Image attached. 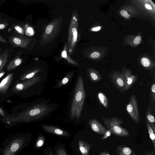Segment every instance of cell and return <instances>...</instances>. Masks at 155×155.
<instances>
[{"label":"cell","mask_w":155,"mask_h":155,"mask_svg":"<svg viewBox=\"0 0 155 155\" xmlns=\"http://www.w3.org/2000/svg\"><path fill=\"white\" fill-rule=\"evenodd\" d=\"M51 107L43 103L38 104L21 112L11 115L8 122L17 123L34 121L43 117L50 112Z\"/></svg>","instance_id":"6da1fadb"},{"label":"cell","mask_w":155,"mask_h":155,"mask_svg":"<svg viewBox=\"0 0 155 155\" xmlns=\"http://www.w3.org/2000/svg\"><path fill=\"white\" fill-rule=\"evenodd\" d=\"M85 98L84 82L82 76L78 78L71 104L70 115L72 118L79 119L81 117Z\"/></svg>","instance_id":"7a4b0ae2"},{"label":"cell","mask_w":155,"mask_h":155,"mask_svg":"<svg viewBox=\"0 0 155 155\" xmlns=\"http://www.w3.org/2000/svg\"><path fill=\"white\" fill-rule=\"evenodd\" d=\"M101 119L107 129L109 130L113 134L119 137L129 136L130 134L128 130L120 126L124 123L122 119L116 116L110 118L101 116Z\"/></svg>","instance_id":"3957f363"},{"label":"cell","mask_w":155,"mask_h":155,"mask_svg":"<svg viewBox=\"0 0 155 155\" xmlns=\"http://www.w3.org/2000/svg\"><path fill=\"white\" fill-rule=\"evenodd\" d=\"M126 110L130 117L135 123L139 124L140 118L137 99L134 94H132L126 107Z\"/></svg>","instance_id":"277c9868"},{"label":"cell","mask_w":155,"mask_h":155,"mask_svg":"<svg viewBox=\"0 0 155 155\" xmlns=\"http://www.w3.org/2000/svg\"><path fill=\"white\" fill-rule=\"evenodd\" d=\"M125 71L124 69L120 72L116 71L111 73L108 76L116 88L123 93L125 92L124 77Z\"/></svg>","instance_id":"5b68a950"},{"label":"cell","mask_w":155,"mask_h":155,"mask_svg":"<svg viewBox=\"0 0 155 155\" xmlns=\"http://www.w3.org/2000/svg\"><path fill=\"white\" fill-rule=\"evenodd\" d=\"M8 41L10 44L14 47H20L27 48L31 41V39L22 35H13L10 36Z\"/></svg>","instance_id":"8992f818"},{"label":"cell","mask_w":155,"mask_h":155,"mask_svg":"<svg viewBox=\"0 0 155 155\" xmlns=\"http://www.w3.org/2000/svg\"><path fill=\"white\" fill-rule=\"evenodd\" d=\"M41 79L42 77L41 76L36 75L31 79L26 80L16 84L13 87L12 91L15 92L23 91L38 82Z\"/></svg>","instance_id":"52a82bcc"},{"label":"cell","mask_w":155,"mask_h":155,"mask_svg":"<svg viewBox=\"0 0 155 155\" xmlns=\"http://www.w3.org/2000/svg\"><path fill=\"white\" fill-rule=\"evenodd\" d=\"M25 140L22 137L15 139L6 147L2 155H13L21 147Z\"/></svg>","instance_id":"ba28073f"},{"label":"cell","mask_w":155,"mask_h":155,"mask_svg":"<svg viewBox=\"0 0 155 155\" xmlns=\"http://www.w3.org/2000/svg\"><path fill=\"white\" fill-rule=\"evenodd\" d=\"M138 76L132 74L131 71L129 69L126 70L124 74V91L129 90L136 82Z\"/></svg>","instance_id":"9c48e42d"},{"label":"cell","mask_w":155,"mask_h":155,"mask_svg":"<svg viewBox=\"0 0 155 155\" xmlns=\"http://www.w3.org/2000/svg\"><path fill=\"white\" fill-rule=\"evenodd\" d=\"M88 123L92 130L98 134L103 135L107 130L100 122L94 118L90 120Z\"/></svg>","instance_id":"30bf717a"},{"label":"cell","mask_w":155,"mask_h":155,"mask_svg":"<svg viewBox=\"0 0 155 155\" xmlns=\"http://www.w3.org/2000/svg\"><path fill=\"white\" fill-rule=\"evenodd\" d=\"M13 74L10 73L7 75L0 83V93L5 94L13 79Z\"/></svg>","instance_id":"8fae6325"},{"label":"cell","mask_w":155,"mask_h":155,"mask_svg":"<svg viewBox=\"0 0 155 155\" xmlns=\"http://www.w3.org/2000/svg\"><path fill=\"white\" fill-rule=\"evenodd\" d=\"M41 127L45 131L57 135L63 136H69V134L64 130L52 126L42 124Z\"/></svg>","instance_id":"7c38bea8"},{"label":"cell","mask_w":155,"mask_h":155,"mask_svg":"<svg viewBox=\"0 0 155 155\" xmlns=\"http://www.w3.org/2000/svg\"><path fill=\"white\" fill-rule=\"evenodd\" d=\"M153 113L152 106L148 105L145 113L146 121L150 125L155 133V119Z\"/></svg>","instance_id":"4fadbf2b"},{"label":"cell","mask_w":155,"mask_h":155,"mask_svg":"<svg viewBox=\"0 0 155 155\" xmlns=\"http://www.w3.org/2000/svg\"><path fill=\"white\" fill-rule=\"evenodd\" d=\"M116 150L118 155H137L131 148L125 145L118 146Z\"/></svg>","instance_id":"5bb4252c"},{"label":"cell","mask_w":155,"mask_h":155,"mask_svg":"<svg viewBox=\"0 0 155 155\" xmlns=\"http://www.w3.org/2000/svg\"><path fill=\"white\" fill-rule=\"evenodd\" d=\"M79 149L82 155H89L92 145L82 140L78 141Z\"/></svg>","instance_id":"9a60e30c"},{"label":"cell","mask_w":155,"mask_h":155,"mask_svg":"<svg viewBox=\"0 0 155 155\" xmlns=\"http://www.w3.org/2000/svg\"><path fill=\"white\" fill-rule=\"evenodd\" d=\"M88 76L92 82H97L102 79V76L96 70L92 69H90L88 70Z\"/></svg>","instance_id":"2e32d148"},{"label":"cell","mask_w":155,"mask_h":155,"mask_svg":"<svg viewBox=\"0 0 155 155\" xmlns=\"http://www.w3.org/2000/svg\"><path fill=\"white\" fill-rule=\"evenodd\" d=\"M23 60L20 57L16 56L8 64L6 70L8 71H11L19 65L22 62Z\"/></svg>","instance_id":"e0dca14e"},{"label":"cell","mask_w":155,"mask_h":155,"mask_svg":"<svg viewBox=\"0 0 155 155\" xmlns=\"http://www.w3.org/2000/svg\"><path fill=\"white\" fill-rule=\"evenodd\" d=\"M9 57V51L6 49L0 55V73L8 61Z\"/></svg>","instance_id":"ac0fdd59"},{"label":"cell","mask_w":155,"mask_h":155,"mask_svg":"<svg viewBox=\"0 0 155 155\" xmlns=\"http://www.w3.org/2000/svg\"><path fill=\"white\" fill-rule=\"evenodd\" d=\"M42 71L43 70L38 68L33 69L22 74L21 76L20 80L23 81L31 79L34 77L37 73Z\"/></svg>","instance_id":"d6986e66"},{"label":"cell","mask_w":155,"mask_h":155,"mask_svg":"<svg viewBox=\"0 0 155 155\" xmlns=\"http://www.w3.org/2000/svg\"><path fill=\"white\" fill-rule=\"evenodd\" d=\"M97 98L100 104L105 108L109 107V102L105 95L102 92H99L97 95Z\"/></svg>","instance_id":"ffe728a7"},{"label":"cell","mask_w":155,"mask_h":155,"mask_svg":"<svg viewBox=\"0 0 155 155\" xmlns=\"http://www.w3.org/2000/svg\"><path fill=\"white\" fill-rule=\"evenodd\" d=\"M74 72H71L64 77L62 79L58 82L54 88L61 87L67 84L72 77Z\"/></svg>","instance_id":"44dd1931"},{"label":"cell","mask_w":155,"mask_h":155,"mask_svg":"<svg viewBox=\"0 0 155 155\" xmlns=\"http://www.w3.org/2000/svg\"><path fill=\"white\" fill-rule=\"evenodd\" d=\"M10 31H12L15 33L23 35L24 28L21 23L15 24L12 25L10 28H9Z\"/></svg>","instance_id":"7402d4cb"},{"label":"cell","mask_w":155,"mask_h":155,"mask_svg":"<svg viewBox=\"0 0 155 155\" xmlns=\"http://www.w3.org/2000/svg\"><path fill=\"white\" fill-rule=\"evenodd\" d=\"M146 126L147 127L149 135V136L150 139L151 140L153 147L154 150V151H155V133L152 129V128L150 125L146 121Z\"/></svg>","instance_id":"603a6c76"},{"label":"cell","mask_w":155,"mask_h":155,"mask_svg":"<svg viewBox=\"0 0 155 155\" xmlns=\"http://www.w3.org/2000/svg\"><path fill=\"white\" fill-rule=\"evenodd\" d=\"M45 141L44 138L42 136H39L35 144L36 147L39 148L42 147Z\"/></svg>","instance_id":"cb8c5ba5"},{"label":"cell","mask_w":155,"mask_h":155,"mask_svg":"<svg viewBox=\"0 0 155 155\" xmlns=\"http://www.w3.org/2000/svg\"><path fill=\"white\" fill-rule=\"evenodd\" d=\"M150 97L152 98V101L155 102V84L154 82L151 86L150 88Z\"/></svg>","instance_id":"d4e9b609"},{"label":"cell","mask_w":155,"mask_h":155,"mask_svg":"<svg viewBox=\"0 0 155 155\" xmlns=\"http://www.w3.org/2000/svg\"><path fill=\"white\" fill-rule=\"evenodd\" d=\"M141 62L142 65L145 68H148L151 66L150 62V60L146 58H143L141 60Z\"/></svg>","instance_id":"484cf974"},{"label":"cell","mask_w":155,"mask_h":155,"mask_svg":"<svg viewBox=\"0 0 155 155\" xmlns=\"http://www.w3.org/2000/svg\"><path fill=\"white\" fill-rule=\"evenodd\" d=\"M9 25L8 21L0 18V30L5 28Z\"/></svg>","instance_id":"4316f807"},{"label":"cell","mask_w":155,"mask_h":155,"mask_svg":"<svg viewBox=\"0 0 155 155\" xmlns=\"http://www.w3.org/2000/svg\"><path fill=\"white\" fill-rule=\"evenodd\" d=\"M112 134L111 131L107 129L104 135H103V136L100 139L101 140H105L110 137Z\"/></svg>","instance_id":"83f0119b"},{"label":"cell","mask_w":155,"mask_h":155,"mask_svg":"<svg viewBox=\"0 0 155 155\" xmlns=\"http://www.w3.org/2000/svg\"><path fill=\"white\" fill-rule=\"evenodd\" d=\"M25 33L26 35H32L34 34V31L32 28L28 27H26L25 26Z\"/></svg>","instance_id":"f1b7e54d"},{"label":"cell","mask_w":155,"mask_h":155,"mask_svg":"<svg viewBox=\"0 0 155 155\" xmlns=\"http://www.w3.org/2000/svg\"><path fill=\"white\" fill-rule=\"evenodd\" d=\"M53 29V26L52 24L48 25L45 29V32L47 34H50L51 33Z\"/></svg>","instance_id":"f546056e"},{"label":"cell","mask_w":155,"mask_h":155,"mask_svg":"<svg viewBox=\"0 0 155 155\" xmlns=\"http://www.w3.org/2000/svg\"><path fill=\"white\" fill-rule=\"evenodd\" d=\"M57 155H67L64 150L63 148H58L57 151Z\"/></svg>","instance_id":"4dcf8cb0"},{"label":"cell","mask_w":155,"mask_h":155,"mask_svg":"<svg viewBox=\"0 0 155 155\" xmlns=\"http://www.w3.org/2000/svg\"><path fill=\"white\" fill-rule=\"evenodd\" d=\"M121 15L126 18H128L130 16L129 15L127 12L125 10H122L120 12Z\"/></svg>","instance_id":"1f68e13d"},{"label":"cell","mask_w":155,"mask_h":155,"mask_svg":"<svg viewBox=\"0 0 155 155\" xmlns=\"http://www.w3.org/2000/svg\"><path fill=\"white\" fill-rule=\"evenodd\" d=\"M141 37L140 36H137L134 40V43L135 45H138L140 41Z\"/></svg>","instance_id":"d6a6232c"},{"label":"cell","mask_w":155,"mask_h":155,"mask_svg":"<svg viewBox=\"0 0 155 155\" xmlns=\"http://www.w3.org/2000/svg\"><path fill=\"white\" fill-rule=\"evenodd\" d=\"M100 55V54L98 52L95 51L91 54V56L93 58H97L99 57Z\"/></svg>","instance_id":"836d02e7"},{"label":"cell","mask_w":155,"mask_h":155,"mask_svg":"<svg viewBox=\"0 0 155 155\" xmlns=\"http://www.w3.org/2000/svg\"><path fill=\"white\" fill-rule=\"evenodd\" d=\"M144 152L145 155H154L155 154V151L153 150L150 151L144 150Z\"/></svg>","instance_id":"e575fe53"},{"label":"cell","mask_w":155,"mask_h":155,"mask_svg":"<svg viewBox=\"0 0 155 155\" xmlns=\"http://www.w3.org/2000/svg\"><path fill=\"white\" fill-rule=\"evenodd\" d=\"M98 155H110L109 153L107 151L103 150L98 153Z\"/></svg>","instance_id":"d590c367"},{"label":"cell","mask_w":155,"mask_h":155,"mask_svg":"<svg viewBox=\"0 0 155 155\" xmlns=\"http://www.w3.org/2000/svg\"><path fill=\"white\" fill-rule=\"evenodd\" d=\"M101 28V26H98L94 27L92 28V30L93 31H99Z\"/></svg>","instance_id":"8d00e7d4"},{"label":"cell","mask_w":155,"mask_h":155,"mask_svg":"<svg viewBox=\"0 0 155 155\" xmlns=\"http://www.w3.org/2000/svg\"><path fill=\"white\" fill-rule=\"evenodd\" d=\"M0 41L5 43H8V41L1 35H0Z\"/></svg>","instance_id":"74e56055"},{"label":"cell","mask_w":155,"mask_h":155,"mask_svg":"<svg viewBox=\"0 0 155 155\" xmlns=\"http://www.w3.org/2000/svg\"><path fill=\"white\" fill-rule=\"evenodd\" d=\"M145 8L147 9L151 10L152 9V7L150 5L146 4L145 5Z\"/></svg>","instance_id":"f35d334b"},{"label":"cell","mask_w":155,"mask_h":155,"mask_svg":"<svg viewBox=\"0 0 155 155\" xmlns=\"http://www.w3.org/2000/svg\"><path fill=\"white\" fill-rule=\"evenodd\" d=\"M62 57L64 58H66L67 56V52L65 50L63 51L62 52Z\"/></svg>","instance_id":"ab89813d"},{"label":"cell","mask_w":155,"mask_h":155,"mask_svg":"<svg viewBox=\"0 0 155 155\" xmlns=\"http://www.w3.org/2000/svg\"><path fill=\"white\" fill-rule=\"evenodd\" d=\"M0 115L2 116H4L5 115L4 112L3 110L0 107Z\"/></svg>","instance_id":"60d3db41"},{"label":"cell","mask_w":155,"mask_h":155,"mask_svg":"<svg viewBox=\"0 0 155 155\" xmlns=\"http://www.w3.org/2000/svg\"><path fill=\"white\" fill-rule=\"evenodd\" d=\"M5 72L4 71H2L0 73V78L3 76L5 74Z\"/></svg>","instance_id":"b9f144b4"},{"label":"cell","mask_w":155,"mask_h":155,"mask_svg":"<svg viewBox=\"0 0 155 155\" xmlns=\"http://www.w3.org/2000/svg\"><path fill=\"white\" fill-rule=\"evenodd\" d=\"M49 155H53V154L52 153H51L49 154Z\"/></svg>","instance_id":"7bdbcfd3"},{"label":"cell","mask_w":155,"mask_h":155,"mask_svg":"<svg viewBox=\"0 0 155 155\" xmlns=\"http://www.w3.org/2000/svg\"><path fill=\"white\" fill-rule=\"evenodd\" d=\"M2 51V49L1 48H0V53H1Z\"/></svg>","instance_id":"ee69618b"}]
</instances>
